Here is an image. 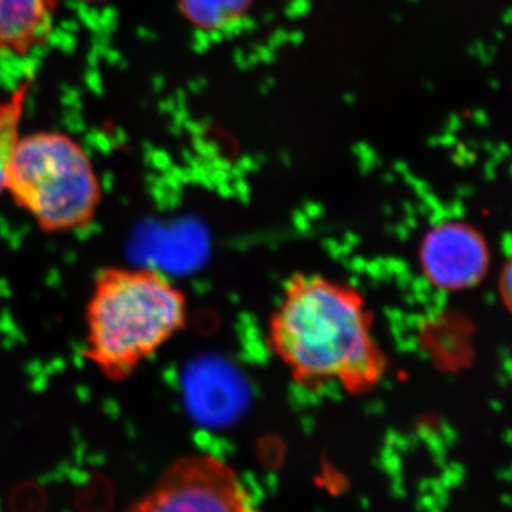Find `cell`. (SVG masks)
I'll use <instances>...</instances> for the list:
<instances>
[{
	"mask_svg": "<svg viewBox=\"0 0 512 512\" xmlns=\"http://www.w3.org/2000/svg\"><path fill=\"white\" fill-rule=\"evenodd\" d=\"M185 293L154 268L109 266L86 306L83 355L104 379L126 382L187 325Z\"/></svg>",
	"mask_w": 512,
	"mask_h": 512,
	"instance_id": "2",
	"label": "cell"
},
{
	"mask_svg": "<svg viewBox=\"0 0 512 512\" xmlns=\"http://www.w3.org/2000/svg\"><path fill=\"white\" fill-rule=\"evenodd\" d=\"M419 261L431 286L460 292L483 281L490 265V251L476 228L466 222L446 221L424 235Z\"/></svg>",
	"mask_w": 512,
	"mask_h": 512,
	"instance_id": "5",
	"label": "cell"
},
{
	"mask_svg": "<svg viewBox=\"0 0 512 512\" xmlns=\"http://www.w3.org/2000/svg\"><path fill=\"white\" fill-rule=\"evenodd\" d=\"M6 191L47 234L89 227L103 197L92 158L60 131L20 137Z\"/></svg>",
	"mask_w": 512,
	"mask_h": 512,
	"instance_id": "3",
	"label": "cell"
},
{
	"mask_svg": "<svg viewBox=\"0 0 512 512\" xmlns=\"http://www.w3.org/2000/svg\"><path fill=\"white\" fill-rule=\"evenodd\" d=\"M184 18L207 33L225 32L248 15L254 0H180Z\"/></svg>",
	"mask_w": 512,
	"mask_h": 512,
	"instance_id": "7",
	"label": "cell"
},
{
	"mask_svg": "<svg viewBox=\"0 0 512 512\" xmlns=\"http://www.w3.org/2000/svg\"><path fill=\"white\" fill-rule=\"evenodd\" d=\"M500 296L505 308L512 313V251L505 259L500 275Z\"/></svg>",
	"mask_w": 512,
	"mask_h": 512,
	"instance_id": "9",
	"label": "cell"
},
{
	"mask_svg": "<svg viewBox=\"0 0 512 512\" xmlns=\"http://www.w3.org/2000/svg\"><path fill=\"white\" fill-rule=\"evenodd\" d=\"M375 316L355 285L319 274H296L268 322L269 349L293 383L306 390L339 387L369 394L389 367Z\"/></svg>",
	"mask_w": 512,
	"mask_h": 512,
	"instance_id": "1",
	"label": "cell"
},
{
	"mask_svg": "<svg viewBox=\"0 0 512 512\" xmlns=\"http://www.w3.org/2000/svg\"><path fill=\"white\" fill-rule=\"evenodd\" d=\"M127 512H258L248 488L221 458L191 454L175 460L150 493Z\"/></svg>",
	"mask_w": 512,
	"mask_h": 512,
	"instance_id": "4",
	"label": "cell"
},
{
	"mask_svg": "<svg viewBox=\"0 0 512 512\" xmlns=\"http://www.w3.org/2000/svg\"><path fill=\"white\" fill-rule=\"evenodd\" d=\"M57 0H0V53L26 55L46 42Z\"/></svg>",
	"mask_w": 512,
	"mask_h": 512,
	"instance_id": "6",
	"label": "cell"
},
{
	"mask_svg": "<svg viewBox=\"0 0 512 512\" xmlns=\"http://www.w3.org/2000/svg\"><path fill=\"white\" fill-rule=\"evenodd\" d=\"M30 82L20 83L8 99L0 101V195L8 190L10 165L20 141V123L25 113Z\"/></svg>",
	"mask_w": 512,
	"mask_h": 512,
	"instance_id": "8",
	"label": "cell"
},
{
	"mask_svg": "<svg viewBox=\"0 0 512 512\" xmlns=\"http://www.w3.org/2000/svg\"><path fill=\"white\" fill-rule=\"evenodd\" d=\"M87 2H92V0H87Z\"/></svg>",
	"mask_w": 512,
	"mask_h": 512,
	"instance_id": "10",
	"label": "cell"
}]
</instances>
